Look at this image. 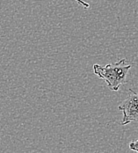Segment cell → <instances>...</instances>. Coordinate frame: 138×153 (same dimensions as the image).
<instances>
[{"instance_id":"obj_4","label":"cell","mask_w":138,"mask_h":153,"mask_svg":"<svg viewBox=\"0 0 138 153\" xmlns=\"http://www.w3.org/2000/svg\"><path fill=\"white\" fill-rule=\"evenodd\" d=\"M75 1L77 2L78 4H80L82 7H84V9H85V10H87V9L90 8V4L88 3L85 2L84 0H75Z\"/></svg>"},{"instance_id":"obj_2","label":"cell","mask_w":138,"mask_h":153,"mask_svg":"<svg viewBox=\"0 0 138 153\" xmlns=\"http://www.w3.org/2000/svg\"><path fill=\"white\" fill-rule=\"evenodd\" d=\"M129 94L119 105L118 109L122 113V125L138 122V93L128 89Z\"/></svg>"},{"instance_id":"obj_3","label":"cell","mask_w":138,"mask_h":153,"mask_svg":"<svg viewBox=\"0 0 138 153\" xmlns=\"http://www.w3.org/2000/svg\"><path fill=\"white\" fill-rule=\"evenodd\" d=\"M129 149L138 153V139L136 141H133L129 143Z\"/></svg>"},{"instance_id":"obj_1","label":"cell","mask_w":138,"mask_h":153,"mask_svg":"<svg viewBox=\"0 0 138 153\" xmlns=\"http://www.w3.org/2000/svg\"><path fill=\"white\" fill-rule=\"evenodd\" d=\"M130 69L131 65L127 64V58H123L117 62L109 63L105 66L97 63L93 65L94 74L104 80L109 90L113 92L119 91L120 87L126 84Z\"/></svg>"}]
</instances>
